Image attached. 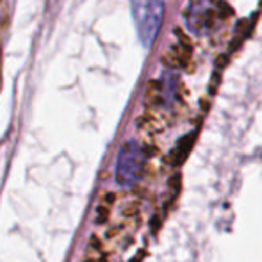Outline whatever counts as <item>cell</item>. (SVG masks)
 <instances>
[{
    "instance_id": "obj_1",
    "label": "cell",
    "mask_w": 262,
    "mask_h": 262,
    "mask_svg": "<svg viewBox=\"0 0 262 262\" xmlns=\"http://www.w3.org/2000/svg\"><path fill=\"white\" fill-rule=\"evenodd\" d=\"M130 9L139 41L148 49L154 45L161 31L164 2L162 0H130Z\"/></svg>"
},
{
    "instance_id": "obj_2",
    "label": "cell",
    "mask_w": 262,
    "mask_h": 262,
    "mask_svg": "<svg viewBox=\"0 0 262 262\" xmlns=\"http://www.w3.org/2000/svg\"><path fill=\"white\" fill-rule=\"evenodd\" d=\"M143 168V150L136 143H127L121 148L116 164V180L121 186L136 182Z\"/></svg>"
},
{
    "instance_id": "obj_3",
    "label": "cell",
    "mask_w": 262,
    "mask_h": 262,
    "mask_svg": "<svg viewBox=\"0 0 262 262\" xmlns=\"http://www.w3.org/2000/svg\"><path fill=\"white\" fill-rule=\"evenodd\" d=\"M184 20L191 32L198 36L207 34L214 20L212 0H189L184 11Z\"/></svg>"
},
{
    "instance_id": "obj_4",
    "label": "cell",
    "mask_w": 262,
    "mask_h": 262,
    "mask_svg": "<svg viewBox=\"0 0 262 262\" xmlns=\"http://www.w3.org/2000/svg\"><path fill=\"white\" fill-rule=\"evenodd\" d=\"M0 86H2V45H0Z\"/></svg>"
}]
</instances>
